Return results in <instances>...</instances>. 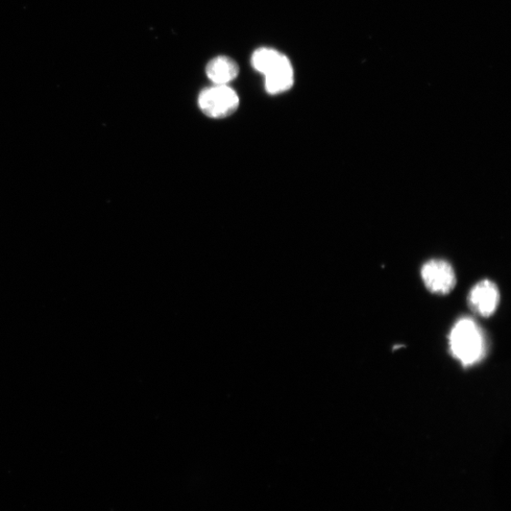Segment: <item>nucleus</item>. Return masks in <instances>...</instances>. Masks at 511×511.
<instances>
[{
	"label": "nucleus",
	"mask_w": 511,
	"mask_h": 511,
	"mask_svg": "<svg viewBox=\"0 0 511 511\" xmlns=\"http://www.w3.org/2000/svg\"><path fill=\"white\" fill-rule=\"evenodd\" d=\"M449 342L453 356L464 367L473 366L485 353L484 334L470 319H462L455 325L450 333Z\"/></svg>",
	"instance_id": "f257e3e1"
},
{
	"label": "nucleus",
	"mask_w": 511,
	"mask_h": 511,
	"mask_svg": "<svg viewBox=\"0 0 511 511\" xmlns=\"http://www.w3.org/2000/svg\"><path fill=\"white\" fill-rule=\"evenodd\" d=\"M199 105L206 116L220 119L236 112L240 99L238 94L229 86L215 85L200 93Z\"/></svg>",
	"instance_id": "f03ea898"
},
{
	"label": "nucleus",
	"mask_w": 511,
	"mask_h": 511,
	"mask_svg": "<svg viewBox=\"0 0 511 511\" xmlns=\"http://www.w3.org/2000/svg\"><path fill=\"white\" fill-rule=\"evenodd\" d=\"M422 278L432 293L441 295L449 294L456 282L452 265L443 260H432L426 262L422 270Z\"/></svg>",
	"instance_id": "7ed1b4c3"
},
{
	"label": "nucleus",
	"mask_w": 511,
	"mask_h": 511,
	"mask_svg": "<svg viewBox=\"0 0 511 511\" xmlns=\"http://www.w3.org/2000/svg\"><path fill=\"white\" fill-rule=\"evenodd\" d=\"M499 301V290L493 281L488 280L478 282L469 295L471 308L484 318H489L496 312Z\"/></svg>",
	"instance_id": "20e7f679"
},
{
	"label": "nucleus",
	"mask_w": 511,
	"mask_h": 511,
	"mask_svg": "<svg viewBox=\"0 0 511 511\" xmlns=\"http://www.w3.org/2000/svg\"><path fill=\"white\" fill-rule=\"evenodd\" d=\"M265 77V89L271 95L289 90L294 85V70L288 58L271 70Z\"/></svg>",
	"instance_id": "39448f33"
},
{
	"label": "nucleus",
	"mask_w": 511,
	"mask_h": 511,
	"mask_svg": "<svg viewBox=\"0 0 511 511\" xmlns=\"http://www.w3.org/2000/svg\"><path fill=\"white\" fill-rule=\"evenodd\" d=\"M208 78L215 85L228 86L239 75L238 64L230 57L218 56L206 68Z\"/></svg>",
	"instance_id": "423d86ee"
},
{
	"label": "nucleus",
	"mask_w": 511,
	"mask_h": 511,
	"mask_svg": "<svg viewBox=\"0 0 511 511\" xmlns=\"http://www.w3.org/2000/svg\"><path fill=\"white\" fill-rule=\"evenodd\" d=\"M285 58L284 55L274 50V48L261 47L253 54L251 62L253 67L265 76Z\"/></svg>",
	"instance_id": "0eeeda50"
}]
</instances>
